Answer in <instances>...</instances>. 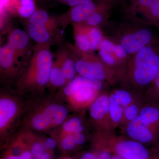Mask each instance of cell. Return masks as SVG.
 Masks as SVG:
<instances>
[{
  "instance_id": "cell-14",
  "label": "cell",
  "mask_w": 159,
  "mask_h": 159,
  "mask_svg": "<svg viewBox=\"0 0 159 159\" xmlns=\"http://www.w3.org/2000/svg\"><path fill=\"white\" fill-rule=\"evenodd\" d=\"M6 148L1 159H33L28 142L18 140Z\"/></svg>"
},
{
  "instance_id": "cell-12",
  "label": "cell",
  "mask_w": 159,
  "mask_h": 159,
  "mask_svg": "<svg viewBox=\"0 0 159 159\" xmlns=\"http://www.w3.org/2000/svg\"><path fill=\"white\" fill-rule=\"evenodd\" d=\"M18 107L14 100L7 97L0 99V130L1 132L9 125L16 116Z\"/></svg>"
},
{
  "instance_id": "cell-40",
  "label": "cell",
  "mask_w": 159,
  "mask_h": 159,
  "mask_svg": "<svg viewBox=\"0 0 159 159\" xmlns=\"http://www.w3.org/2000/svg\"><path fill=\"white\" fill-rule=\"evenodd\" d=\"M156 152L157 157L158 159H159V143L158 144V145L157 148V151Z\"/></svg>"
},
{
  "instance_id": "cell-35",
  "label": "cell",
  "mask_w": 159,
  "mask_h": 159,
  "mask_svg": "<svg viewBox=\"0 0 159 159\" xmlns=\"http://www.w3.org/2000/svg\"><path fill=\"white\" fill-rule=\"evenodd\" d=\"M73 135L74 141L77 147L82 146L85 144L86 141V137L83 133L73 134Z\"/></svg>"
},
{
  "instance_id": "cell-34",
  "label": "cell",
  "mask_w": 159,
  "mask_h": 159,
  "mask_svg": "<svg viewBox=\"0 0 159 159\" xmlns=\"http://www.w3.org/2000/svg\"><path fill=\"white\" fill-rule=\"evenodd\" d=\"M116 42L111 39L106 38L104 37L99 45L98 51L113 53L116 48Z\"/></svg>"
},
{
  "instance_id": "cell-5",
  "label": "cell",
  "mask_w": 159,
  "mask_h": 159,
  "mask_svg": "<svg viewBox=\"0 0 159 159\" xmlns=\"http://www.w3.org/2000/svg\"><path fill=\"white\" fill-rule=\"evenodd\" d=\"M80 58L76 61L77 73L80 76L97 80L116 85L119 83V75L116 70L106 65L99 56L91 52L77 51Z\"/></svg>"
},
{
  "instance_id": "cell-18",
  "label": "cell",
  "mask_w": 159,
  "mask_h": 159,
  "mask_svg": "<svg viewBox=\"0 0 159 159\" xmlns=\"http://www.w3.org/2000/svg\"><path fill=\"white\" fill-rule=\"evenodd\" d=\"M113 6L111 3L107 5L88 18L80 24L89 27H99L107 22L110 13Z\"/></svg>"
},
{
  "instance_id": "cell-24",
  "label": "cell",
  "mask_w": 159,
  "mask_h": 159,
  "mask_svg": "<svg viewBox=\"0 0 159 159\" xmlns=\"http://www.w3.org/2000/svg\"><path fill=\"white\" fill-rule=\"evenodd\" d=\"M59 57L63 73L66 81L70 82L76 77V61L72 57L66 55V54H62Z\"/></svg>"
},
{
  "instance_id": "cell-29",
  "label": "cell",
  "mask_w": 159,
  "mask_h": 159,
  "mask_svg": "<svg viewBox=\"0 0 159 159\" xmlns=\"http://www.w3.org/2000/svg\"><path fill=\"white\" fill-rule=\"evenodd\" d=\"M62 127L67 134L82 133L84 130L81 119L76 117H73L65 122Z\"/></svg>"
},
{
  "instance_id": "cell-13",
  "label": "cell",
  "mask_w": 159,
  "mask_h": 159,
  "mask_svg": "<svg viewBox=\"0 0 159 159\" xmlns=\"http://www.w3.org/2000/svg\"><path fill=\"white\" fill-rule=\"evenodd\" d=\"M139 116L145 125L159 128V102H144Z\"/></svg>"
},
{
  "instance_id": "cell-11",
  "label": "cell",
  "mask_w": 159,
  "mask_h": 159,
  "mask_svg": "<svg viewBox=\"0 0 159 159\" xmlns=\"http://www.w3.org/2000/svg\"><path fill=\"white\" fill-rule=\"evenodd\" d=\"M108 84L97 80L78 76L69 83L65 89L64 93L66 96L70 97L77 90L82 88H91L99 91L104 88Z\"/></svg>"
},
{
  "instance_id": "cell-9",
  "label": "cell",
  "mask_w": 159,
  "mask_h": 159,
  "mask_svg": "<svg viewBox=\"0 0 159 159\" xmlns=\"http://www.w3.org/2000/svg\"><path fill=\"white\" fill-rule=\"evenodd\" d=\"M111 3L106 0H93L89 2L71 7L63 15L61 19L67 20L73 24H80L99 9Z\"/></svg>"
},
{
  "instance_id": "cell-33",
  "label": "cell",
  "mask_w": 159,
  "mask_h": 159,
  "mask_svg": "<svg viewBox=\"0 0 159 159\" xmlns=\"http://www.w3.org/2000/svg\"><path fill=\"white\" fill-rule=\"evenodd\" d=\"M41 3H57L61 5H66L72 7L74 6L89 2L93 0H37Z\"/></svg>"
},
{
  "instance_id": "cell-36",
  "label": "cell",
  "mask_w": 159,
  "mask_h": 159,
  "mask_svg": "<svg viewBox=\"0 0 159 159\" xmlns=\"http://www.w3.org/2000/svg\"><path fill=\"white\" fill-rule=\"evenodd\" d=\"M78 159H101L99 158L97 154L91 150L82 153L80 156V158Z\"/></svg>"
},
{
  "instance_id": "cell-3",
  "label": "cell",
  "mask_w": 159,
  "mask_h": 159,
  "mask_svg": "<svg viewBox=\"0 0 159 159\" xmlns=\"http://www.w3.org/2000/svg\"><path fill=\"white\" fill-rule=\"evenodd\" d=\"M120 23L114 27L111 39L120 44L129 55L135 54L159 40L151 26L131 21Z\"/></svg>"
},
{
  "instance_id": "cell-21",
  "label": "cell",
  "mask_w": 159,
  "mask_h": 159,
  "mask_svg": "<svg viewBox=\"0 0 159 159\" xmlns=\"http://www.w3.org/2000/svg\"><path fill=\"white\" fill-rule=\"evenodd\" d=\"M29 37L28 33L22 29H15L9 34L8 43L17 53L26 49L29 45Z\"/></svg>"
},
{
  "instance_id": "cell-28",
  "label": "cell",
  "mask_w": 159,
  "mask_h": 159,
  "mask_svg": "<svg viewBox=\"0 0 159 159\" xmlns=\"http://www.w3.org/2000/svg\"><path fill=\"white\" fill-rule=\"evenodd\" d=\"M145 102H159V69L155 79L144 93Z\"/></svg>"
},
{
  "instance_id": "cell-4",
  "label": "cell",
  "mask_w": 159,
  "mask_h": 159,
  "mask_svg": "<svg viewBox=\"0 0 159 159\" xmlns=\"http://www.w3.org/2000/svg\"><path fill=\"white\" fill-rule=\"evenodd\" d=\"M99 150L108 151L122 159H158L147 146L132 139H119L113 135H104L97 143Z\"/></svg>"
},
{
  "instance_id": "cell-15",
  "label": "cell",
  "mask_w": 159,
  "mask_h": 159,
  "mask_svg": "<svg viewBox=\"0 0 159 159\" xmlns=\"http://www.w3.org/2000/svg\"><path fill=\"white\" fill-rule=\"evenodd\" d=\"M8 7L20 17L29 19L36 11L34 0H9Z\"/></svg>"
},
{
  "instance_id": "cell-31",
  "label": "cell",
  "mask_w": 159,
  "mask_h": 159,
  "mask_svg": "<svg viewBox=\"0 0 159 159\" xmlns=\"http://www.w3.org/2000/svg\"><path fill=\"white\" fill-rule=\"evenodd\" d=\"M147 25L155 27L159 31V0H152Z\"/></svg>"
},
{
  "instance_id": "cell-30",
  "label": "cell",
  "mask_w": 159,
  "mask_h": 159,
  "mask_svg": "<svg viewBox=\"0 0 159 159\" xmlns=\"http://www.w3.org/2000/svg\"><path fill=\"white\" fill-rule=\"evenodd\" d=\"M89 35L91 43L92 52L98 50L104 36L99 27H89Z\"/></svg>"
},
{
  "instance_id": "cell-19",
  "label": "cell",
  "mask_w": 159,
  "mask_h": 159,
  "mask_svg": "<svg viewBox=\"0 0 159 159\" xmlns=\"http://www.w3.org/2000/svg\"><path fill=\"white\" fill-rule=\"evenodd\" d=\"M99 91L91 88H82L77 90L69 97L74 104L79 106L92 103L98 97Z\"/></svg>"
},
{
  "instance_id": "cell-27",
  "label": "cell",
  "mask_w": 159,
  "mask_h": 159,
  "mask_svg": "<svg viewBox=\"0 0 159 159\" xmlns=\"http://www.w3.org/2000/svg\"><path fill=\"white\" fill-rule=\"evenodd\" d=\"M124 109L119 103L110 100V117L114 128L121 124L123 119Z\"/></svg>"
},
{
  "instance_id": "cell-10",
  "label": "cell",
  "mask_w": 159,
  "mask_h": 159,
  "mask_svg": "<svg viewBox=\"0 0 159 159\" xmlns=\"http://www.w3.org/2000/svg\"><path fill=\"white\" fill-rule=\"evenodd\" d=\"M109 97L110 100L117 102L124 108L135 102H144L143 94L122 87L111 92Z\"/></svg>"
},
{
  "instance_id": "cell-23",
  "label": "cell",
  "mask_w": 159,
  "mask_h": 159,
  "mask_svg": "<svg viewBox=\"0 0 159 159\" xmlns=\"http://www.w3.org/2000/svg\"><path fill=\"white\" fill-rule=\"evenodd\" d=\"M49 82L55 87L62 86L67 82L61 69V62L59 56L56 61L53 62L50 73Z\"/></svg>"
},
{
  "instance_id": "cell-32",
  "label": "cell",
  "mask_w": 159,
  "mask_h": 159,
  "mask_svg": "<svg viewBox=\"0 0 159 159\" xmlns=\"http://www.w3.org/2000/svg\"><path fill=\"white\" fill-rule=\"evenodd\" d=\"M61 149L65 152H70L76 149L77 147L73 138V134H67L62 138L59 143Z\"/></svg>"
},
{
  "instance_id": "cell-25",
  "label": "cell",
  "mask_w": 159,
  "mask_h": 159,
  "mask_svg": "<svg viewBox=\"0 0 159 159\" xmlns=\"http://www.w3.org/2000/svg\"><path fill=\"white\" fill-rule=\"evenodd\" d=\"M29 24L43 25L49 28L50 24H55V20L50 16L47 11L43 9H36L34 14L29 18Z\"/></svg>"
},
{
  "instance_id": "cell-39",
  "label": "cell",
  "mask_w": 159,
  "mask_h": 159,
  "mask_svg": "<svg viewBox=\"0 0 159 159\" xmlns=\"http://www.w3.org/2000/svg\"><path fill=\"white\" fill-rule=\"evenodd\" d=\"M77 159L74 158L73 157H68V156H64L63 157H62L60 159Z\"/></svg>"
},
{
  "instance_id": "cell-16",
  "label": "cell",
  "mask_w": 159,
  "mask_h": 159,
  "mask_svg": "<svg viewBox=\"0 0 159 159\" xmlns=\"http://www.w3.org/2000/svg\"><path fill=\"white\" fill-rule=\"evenodd\" d=\"M74 24V39L77 49L82 52H92L89 27L80 24Z\"/></svg>"
},
{
  "instance_id": "cell-2",
  "label": "cell",
  "mask_w": 159,
  "mask_h": 159,
  "mask_svg": "<svg viewBox=\"0 0 159 159\" xmlns=\"http://www.w3.org/2000/svg\"><path fill=\"white\" fill-rule=\"evenodd\" d=\"M50 43L38 44L33 50L29 66L19 80L24 88L41 89L49 82L53 64Z\"/></svg>"
},
{
  "instance_id": "cell-8",
  "label": "cell",
  "mask_w": 159,
  "mask_h": 159,
  "mask_svg": "<svg viewBox=\"0 0 159 159\" xmlns=\"http://www.w3.org/2000/svg\"><path fill=\"white\" fill-rule=\"evenodd\" d=\"M110 100L109 95L103 93L98 96L90 106L91 119L100 126L102 131L112 132L114 127L110 117Z\"/></svg>"
},
{
  "instance_id": "cell-20",
  "label": "cell",
  "mask_w": 159,
  "mask_h": 159,
  "mask_svg": "<svg viewBox=\"0 0 159 159\" xmlns=\"http://www.w3.org/2000/svg\"><path fill=\"white\" fill-rule=\"evenodd\" d=\"M29 37L38 44H45L50 42L51 33L50 29L43 25L29 24L28 26Z\"/></svg>"
},
{
  "instance_id": "cell-22",
  "label": "cell",
  "mask_w": 159,
  "mask_h": 159,
  "mask_svg": "<svg viewBox=\"0 0 159 159\" xmlns=\"http://www.w3.org/2000/svg\"><path fill=\"white\" fill-rule=\"evenodd\" d=\"M33 159H52V151L49 150L44 142L28 141Z\"/></svg>"
},
{
  "instance_id": "cell-1",
  "label": "cell",
  "mask_w": 159,
  "mask_h": 159,
  "mask_svg": "<svg viewBox=\"0 0 159 159\" xmlns=\"http://www.w3.org/2000/svg\"><path fill=\"white\" fill-rule=\"evenodd\" d=\"M159 69V40L130 57L119 72L122 87L144 93L153 82Z\"/></svg>"
},
{
  "instance_id": "cell-17",
  "label": "cell",
  "mask_w": 159,
  "mask_h": 159,
  "mask_svg": "<svg viewBox=\"0 0 159 159\" xmlns=\"http://www.w3.org/2000/svg\"><path fill=\"white\" fill-rule=\"evenodd\" d=\"M16 52L8 43L0 49V66L2 70L9 72L14 68Z\"/></svg>"
},
{
  "instance_id": "cell-7",
  "label": "cell",
  "mask_w": 159,
  "mask_h": 159,
  "mask_svg": "<svg viewBox=\"0 0 159 159\" xmlns=\"http://www.w3.org/2000/svg\"><path fill=\"white\" fill-rule=\"evenodd\" d=\"M122 127L128 139L140 142L146 146L155 144L159 140V128L145 125L139 116Z\"/></svg>"
},
{
  "instance_id": "cell-38",
  "label": "cell",
  "mask_w": 159,
  "mask_h": 159,
  "mask_svg": "<svg viewBox=\"0 0 159 159\" xmlns=\"http://www.w3.org/2000/svg\"><path fill=\"white\" fill-rule=\"evenodd\" d=\"M113 6L116 5H123L127 0H106Z\"/></svg>"
},
{
  "instance_id": "cell-6",
  "label": "cell",
  "mask_w": 159,
  "mask_h": 159,
  "mask_svg": "<svg viewBox=\"0 0 159 159\" xmlns=\"http://www.w3.org/2000/svg\"><path fill=\"white\" fill-rule=\"evenodd\" d=\"M68 113L67 109L64 106L51 104L33 117L31 125L36 130H46L62 124Z\"/></svg>"
},
{
  "instance_id": "cell-37",
  "label": "cell",
  "mask_w": 159,
  "mask_h": 159,
  "mask_svg": "<svg viewBox=\"0 0 159 159\" xmlns=\"http://www.w3.org/2000/svg\"><path fill=\"white\" fill-rule=\"evenodd\" d=\"M44 143L47 148L52 151V149L57 146V141L52 138H48L46 139L44 142Z\"/></svg>"
},
{
  "instance_id": "cell-26",
  "label": "cell",
  "mask_w": 159,
  "mask_h": 159,
  "mask_svg": "<svg viewBox=\"0 0 159 159\" xmlns=\"http://www.w3.org/2000/svg\"><path fill=\"white\" fill-rule=\"evenodd\" d=\"M144 102H138L126 107L124 109L123 119L120 125L123 127L139 116L141 107Z\"/></svg>"
}]
</instances>
